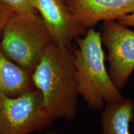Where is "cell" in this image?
Instances as JSON below:
<instances>
[{
    "mask_svg": "<svg viewBox=\"0 0 134 134\" xmlns=\"http://www.w3.org/2000/svg\"><path fill=\"white\" fill-rule=\"evenodd\" d=\"M33 88L31 72L9 60L0 49V98L18 96Z\"/></svg>",
    "mask_w": 134,
    "mask_h": 134,
    "instance_id": "obj_9",
    "label": "cell"
},
{
    "mask_svg": "<svg viewBox=\"0 0 134 134\" xmlns=\"http://www.w3.org/2000/svg\"><path fill=\"white\" fill-rule=\"evenodd\" d=\"M0 2L7 6L13 14L26 15L36 11L33 0H0Z\"/></svg>",
    "mask_w": 134,
    "mask_h": 134,
    "instance_id": "obj_10",
    "label": "cell"
},
{
    "mask_svg": "<svg viewBox=\"0 0 134 134\" xmlns=\"http://www.w3.org/2000/svg\"><path fill=\"white\" fill-rule=\"evenodd\" d=\"M31 78L53 120L74 119L80 95L71 48L50 43L31 73Z\"/></svg>",
    "mask_w": 134,
    "mask_h": 134,
    "instance_id": "obj_1",
    "label": "cell"
},
{
    "mask_svg": "<svg viewBox=\"0 0 134 134\" xmlns=\"http://www.w3.org/2000/svg\"><path fill=\"white\" fill-rule=\"evenodd\" d=\"M53 121L37 89L34 88L16 96L0 98V134L41 132Z\"/></svg>",
    "mask_w": 134,
    "mask_h": 134,
    "instance_id": "obj_4",
    "label": "cell"
},
{
    "mask_svg": "<svg viewBox=\"0 0 134 134\" xmlns=\"http://www.w3.org/2000/svg\"><path fill=\"white\" fill-rule=\"evenodd\" d=\"M120 24L127 27H134V11L125 15L117 20Z\"/></svg>",
    "mask_w": 134,
    "mask_h": 134,
    "instance_id": "obj_12",
    "label": "cell"
},
{
    "mask_svg": "<svg viewBox=\"0 0 134 134\" xmlns=\"http://www.w3.org/2000/svg\"><path fill=\"white\" fill-rule=\"evenodd\" d=\"M134 120V101L124 98L106 103L100 117L102 134H131L130 124Z\"/></svg>",
    "mask_w": 134,
    "mask_h": 134,
    "instance_id": "obj_8",
    "label": "cell"
},
{
    "mask_svg": "<svg viewBox=\"0 0 134 134\" xmlns=\"http://www.w3.org/2000/svg\"><path fill=\"white\" fill-rule=\"evenodd\" d=\"M100 33L108 52L109 75L120 91L134 71V31L118 21H109L103 22Z\"/></svg>",
    "mask_w": 134,
    "mask_h": 134,
    "instance_id": "obj_5",
    "label": "cell"
},
{
    "mask_svg": "<svg viewBox=\"0 0 134 134\" xmlns=\"http://www.w3.org/2000/svg\"><path fill=\"white\" fill-rule=\"evenodd\" d=\"M52 42L44 21L36 13L13 14L3 29L0 49L6 57L32 73Z\"/></svg>",
    "mask_w": 134,
    "mask_h": 134,
    "instance_id": "obj_3",
    "label": "cell"
},
{
    "mask_svg": "<svg viewBox=\"0 0 134 134\" xmlns=\"http://www.w3.org/2000/svg\"><path fill=\"white\" fill-rule=\"evenodd\" d=\"M33 3L55 44L71 48L72 42L83 36L88 30L73 18L66 0H33Z\"/></svg>",
    "mask_w": 134,
    "mask_h": 134,
    "instance_id": "obj_6",
    "label": "cell"
},
{
    "mask_svg": "<svg viewBox=\"0 0 134 134\" xmlns=\"http://www.w3.org/2000/svg\"><path fill=\"white\" fill-rule=\"evenodd\" d=\"M75 20L87 29L134 11V0H66Z\"/></svg>",
    "mask_w": 134,
    "mask_h": 134,
    "instance_id": "obj_7",
    "label": "cell"
},
{
    "mask_svg": "<svg viewBox=\"0 0 134 134\" xmlns=\"http://www.w3.org/2000/svg\"><path fill=\"white\" fill-rule=\"evenodd\" d=\"M45 134H60V133H58V132L55 131V130H52V131H49V132H47V133H46Z\"/></svg>",
    "mask_w": 134,
    "mask_h": 134,
    "instance_id": "obj_13",
    "label": "cell"
},
{
    "mask_svg": "<svg viewBox=\"0 0 134 134\" xmlns=\"http://www.w3.org/2000/svg\"><path fill=\"white\" fill-rule=\"evenodd\" d=\"M13 13L7 6L0 2V40L5 25Z\"/></svg>",
    "mask_w": 134,
    "mask_h": 134,
    "instance_id": "obj_11",
    "label": "cell"
},
{
    "mask_svg": "<svg viewBox=\"0 0 134 134\" xmlns=\"http://www.w3.org/2000/svg\"><path fill=\"white\" fill-rule=\"evenodd\" d=\"M76 43L71 50L78 93L89 108L99 111L105 103L122 99L124 96L112 81L105 67L100 31L90 28L83 36L76 38Z\"/></svg>",
    "mask_w": 134,
    "mask_h": 134,
    "instance_id": "obj_2",
    "label": "cell"
}]
</instances>
